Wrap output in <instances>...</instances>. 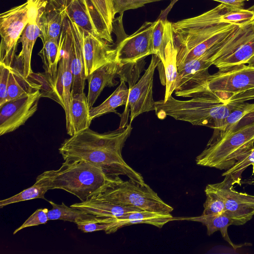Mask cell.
I'll use <instances>...</instances> for the list:
<instances>
[{
	"instance_id": "6da1fadb",
	"label": "cell",
	"mask_w": 254,
	"mask_h": 254,
	"mask_svg": "<svg viewBox=\"0 0 254 254\" xmlns=\"http://www.w3.org/2000/svg\"><path fill=\"white\" fill-rule=\"evenodd\" d=\"M132 129L131 124L104 133L88 128L65 139L59 152L64 161H88L102 167L109 174L126 176L143 185L145 183L141 174L130 167L122 155Z\"/></svg>"
},
{
	"instance_id": "7a4b0ae2",
	"label": "cell",
	"mask_w": 254,
	"mask_h": 254,
	"mask_svg": "<svg viewBox=\"0 0 254 254\" xmlns=\"http://www.w3.org/2000/svg\"><path fill=\"white\" fill-rule=\"evenodd\" d=\"M232 8L221 3L199 15L173 23L178 67L201 56L244 23H232L222 18Z\"/></svg>"
},
{
	"instance_id": "3957f363",
	"label": "cell",
	"mask_w": 254,
	"mask_h": 254,
	"mask_svg": "<svg viewBox=\"0 0 254 254\" xmlns=\"http://www.w3.org/2000/svg\"><path fill=\"white\" fill-rule=\"evenodd\" d=\"M241 103H225L216 96L208 93L184 101L177 100L171 95L166 101H155V111L160 119L168 116L192 125L213 128L211 137H214L222 129L229 114Z\"/></svg>"
},
{
	"instance_id": "277c9868",
	"label": "cell",
	"mask_w": 254,
	"mask_h": 254,
	"mask_svg": "<svg viewBox=\"0 0 254 254\" xmlns=\"http://www.w3.org/2000/svg\"><path fill=\"white\" fill-rule=\"evenodd\" d=\"M43 173L50 190H63L76 196L81 201L122 181L119 176L109 174L102 167L84 160L64 161L58 169Z\"/></svg>"
},
{
	"instance_id": "5b68a950",
	"label": "cell",
	"mask_w": 254,
	"mask_h": 254,
	"mask_svg": "<svg viewBox=\"0 0 254 254\" xmlns=\"http://www.w3.org/2000/svg\"><path fill=\"white\" fill-rule=\"evenodd\" d=\"M249 36L242 27L215 44L201 56L178 67L179 79L175 90L176 96L188 95L202 86L210 76L208 68L220 58L225 57L249 40Z\"/></svg>"
},
{
	"instance_id": "8992f818",
	"label": "cell",
	"mask_w": 254,
	"mask_h": 254,
	"mask_svg": "<svg viewBox=\"0 0 254 254\" xmlns=\"http://www.w3.org/2000/svg\"><path fill=\"white\" fill-rule=\"evenodd\" d=\"M254 122L237 127L207 145L195 159L197 165L227 170L254 147Z\"/></svg>"
},
{
	"instance_id": "52a82bcc",
	"label": "cell",
	"mask_w": 254,
	"mask_h": 254,
	"mask_svg": "<svg viewBox=\"0 0 254 254\" xmlns=\"http://www.w3.org/2000/svg\"><path fill=\"white\" fill-rule=\"evenodd\" d=\"M93 196L98 199L141 210L170 213L173 208L165 203L147 184L128 180L112 184Z\"/></svg>"
},
{
	"instance_id": "ba28073f",
	"label": "cell",
	"mask_w": 254,
	"mask_h": 254,
	"mask_svg": "<svg viewBox=\"0 0 254 254\" xmlns=\"http://www.w3.org/2000/svg\"><path fill=\"white\" fill-rule=\"evenodd\" d=\"M254 90V67L245 64L219 70L210 74L205 83L189 94L194 97L211 94L225 103L234 96Z\"/></svg>"
},
{
	"instance_id": "9c48e42d",
	"label": "cell",
	"mask_w": 254,
	"mask_h": 254,
	"mask_svg": "<svg viewBox=\"0 0 254 254\" xmlns=\"http://www.w3.org/2000/svg\"><path fill=\"white\" fill-rule=\"evenodd\" d=\"M30 3L11 8L0 15V64L13 67L18 41L29 22Z\"/></svg>"
},
{
	"instance_id": "30bf717a",
	"label": "cell",
	"mask_w": 254,
	"mask_h": 254,
	"mask_svg": "<svg viewBox=\"0 0 254 254\" xmlns=\"http://www.w3.org/2000/svg\"><path fill=\"white\" fill-rule=\"evenodd\" d=\"M60 60L55 86L59 104L65 111L67 133L72 135L70 101L73 76L71 67L70 43L69 30L64 17L59 40Z\"/></svg>"
},
{
	"instance_id": "8fae6325",
	"label": "cell",
	"mask_w": 254,
	"mask_h": 254,
	"mask_svg": "<svg viewBox=\"0 0 254 254\" xmlns=\"http://www.w3.org/2000/svg\"><path fill=\"white\" fill-rule=\"evenodd\" d=\"M225 177L220 183L207 185L205 190L216 194L223 200L224 213L231 219L233 225H243L254 215V195L236 191L234 185L237 182L230 175Z\"/></svg>"
},
{
	"instance_id": "7c38bea8",
	"label": "cell",
	"mask_w": 254,
	"mask_h": 254,
	"mask_svg": "<svg viewBox=\"0 0 254 254\" xmlns=\"http://www.w3.org/2000/svg\"><path fill=\"white\" fill-rule=\"evenodd\" d=\"M154 23V21L145 22L134 33L117 41L115 61L122 65L135 64L153 55L152 32Z\"/></svg>"
},
{
	"instance_id": "4fadbf2b",
	"label": "cell",
	"mask_w": 254,
	"mask_h": 254,
	"mask_svg": "<svg viewBox=\"0 0 254 254\" xmlns=\"http://www.w3.org/2000/svg\"><path fill=\"white\" fill-rule=\"evenodd\" d=\"M41 90L8 101L0 107V135L17 129L36 112Z\"/></svg>"
},
{
	"instance_id": "5bb4252c",
	"label": "cell",
	"mask_w": 254,
	"mask_h": 254,
	"mask_svg": "<svg viewBox=\"0 0 254 254\" xmlns=\"http://www.w3.org/2000/svg\"><path fill=\"white\" fill-rule=\"evenodd\" d=\"M161 62L160 58L152 55L150 63L137 83L128 88V96L126 110L129 108L130 124L139 115L155 110L153 97L154 74L156 68Z\"/></svg>"
},
{
	"instance_id": "9a60e30c",
	"label": "cell",
	"mask_w": 254,
	"mask_h": 254,
	"mask_svg": "<svg viewBox=\"0 0 254 254\" xmlns=\"http://www.w3.org/2000/svg\"><path fill=\"white\" fill-rule=\"evenodd\" d=\"M42 2V0L30 2L29 22L18 41V43L22 44V49L19 54L16 55L12 67L27 78L33 73L31 60L33 47L41 32L39 18Z\"/></svg>"
},
{
	"instance_id": "2e32d148",
	"label": "cell",
	"mask_w": 254,
	"mask_h": 254,
	"mask_svg": "<svg viewBox=\"0 0 254 254\" xmlns=\"http://www.w3.org/2000/svg\"><path fill=\"white\" fill-rule=\"evenodd\" d=\"M83 50L86 79L97 69L116 59V44L83 30Z\"/></svg>"
},
{
	"instance_id": "e0dca14e",
	"label": "cell",
	"mask_w": 254,
	"mask_h": 254,
	"mask_svg": "<svg viewBox=\"0 0 254 254\" xmlns=\"http://www.w3.org/2000/svg\"><path fill=\"white\" fill-rule=\"evenodd\" d=\"M67 24L70 43L71 67L73 76L71 94L84 92L86 79L83 50V30L64 17Z\"/></svg>"
},
{
	"instance_id": "ac0fdd59",
	"label": "cell",
	"mask_w": 254,
	"mask_h": 254,
	"mask_svg": "<svg viewBox=\"0 0 254 254\" xmlns=\"http://www.w3.org/2000/svg\"><path fill=\"white\" fill-rule=\"evenodd\" d=\"M123 67V65L115 60L97 69L87 77V98L90 108L92 107L105 87L114 86L118 83L116 78L121 77Z\"/></svg>"
},
{
	"instance_id": "d6986e66",
	"label": "cell",
	"mask_w": 254,
	"mask_h": 254,
	"mask_svg": "<svg viewBox=\"0 0 254 254\" xmlns=\"http://www.w3.org/2000/svg\"><path fill=\"white\" fill-rule=\"evenodd\" d=\"M48 1L59 9L64 17L76 24L85 32L100 37L91 12L83 0Z\"/></svg>"
},
{
	"instance_id": "ffe728a7",
	"label": "cell",
	"mask_w": 254,
	"mask_h": 254,
	"mask_svg": "<svg viewBox=\"0 0 254 254\" xmlns=\"http://www.w3.org/2000/svg\"><path fill=\"white\" fill-rule=\"evenodd\" d=\"M96 25L100 36L113 43L112 33L115 16L117 13L116 0H83Z\"/></svg>"
},
{
	"instance_id": "44dd1931",
	"label": "cell",
	"mask_w": 254,
	"mask_h": 254,
	"mask_svg": "<svg viewBox=\"0 0 254 254\" xmlns=\"http://www.w3.org/2000/svg\"><path fill=\"white\" fill-rule=\"evenodd\" d=\"M70 206L80 209L98 217L118 218L127 213L141 210L137 208L121 205L98 199L93 196L85 201Z\"/></svg>"
},
{
	"instance_id": "7402d4cb",
	"label": "cell",
	"mask_w": 254,
	"mask_h": 254,
	"mask_svg": "<svg viewBox=\"0 0 254 254\" xmlns=\"http://www.w3.org/2000/svg\"><path fill=\"white\" fill-rule=\"evenodd\" d=\"M64 18L61 12L48 0H43L39 18V37L42 43L51 39L59 41Z\"/></svg>"
},
{
	"instance_id": "603a6c76",
	"label": "cell",
	"mask_w": 254,
	"mask_h": 254,
	"mask_svg": "<svg viewBox=\"0 0 254 254\" xmlns=\"http://www.w3.org/2000/svg\"><path fill=\"white\" fill-rule=\"evenodd\" d=\"M174 220L170 213L139 210L127 213L117 219L112 228V233L119 229L136 224H147L159 228Z\"/></svg>"
},
{
	"instance_id": "cb8c5ba5",
	"label": "cell",
	"mask_w": 254,
	"mask_h": 254,
	"mask_svg": "<svg viewBox=\"0 0 254 254\" xmlns=\"http://www.w3.org/2000/svg\"><path fill=\"white\" fill-rule=\"evenodd\" d=\"M153 55L158 57L163 64L165 50L175 43L173 23L167 19H159L154 21L152 32Z\"/></svg>"
},
{
	"instance_id": "d4e9b609",
	"label": "cell",
	"mask_w": 254,
	"mask_h": 254,
	"mask_svg": "<svg viewBox=\"0 0 254 254\" xmlns=\"http://www.w3.org/2000/svg\"><path fill=\"white\" fill-rule=\"evenodd\" d=\"M184 220L200 222L207 228V234L210 236L214 232L220 231L223 239L235 250L241 247L243 245H235L231 240L228 233V228L233 225L231 219L224 213L214 215H201L199 216L184 217L174 220Z\"/></svg>"
},
{
	"instance_id": "484cf974",
	"label": "cell",
	"mask_w": 254,
	"mask_h": 254,
	"mask_svg": "<svg viewBox=\"0 0 254 254\" xmlns=\"http://www.w3.org/2000/svg\"><path fill=\"white\" fill-rule=\"evenodd\" d=\"M90 109L87 96L84 92L72 95L70 111L72 135L89 128L92 121L90 115Z\"/></svg>"
},
{
	"instance_id": "4316f807",
	"label": "cell",
	"mask_w": 254,
	"mask_h": 254,
	"mask_svg": "<svg viewBox=\"0 0 254 254\" xmlns=\"http://www.w3.org/2000/svg\"><path fill=\"white\" fill-rule=\"evenodd\" d=\"M38 55L42 60L45 77L55 90L60 60L59 41L51 39L43 43V47Z\"/></svg>"
},
{
	"instance_id": "83f0119b",
	"label": "cell",
	"mask_w": 254,
	"mask_h": 254,
	"mask_svg": "<svg viewBox=\"0 0 254 254\" xmlns=\"http://www.w3.org/2000/svg\"><path fill=\"white\" fill-rule=\"evenodd\" d=\"M128 92L129 89L126 85V81L121 80L120 85L106 100L98 106L90 108V115L91 119L93 120L109 113H114L121 116L116 109L119 106L126 105Z\"/></svg>"
},
{
	"instance_id": "f1b7e54d",
	"label": "cell",
	"mask_w": 254,
	"mask_h": 254,
	"mask_svg": "<svg viewBox=\"0 0 254 254\" xmlns=\"http://www.w3.org/2000/svg\"><path fill=\"white\" fill-rule=\"evenodd\" d=\"M41 84L26 77L18 70L10 67L7 88V102L41 90Z\"/></svg>"
},
{
	"instance_id": "f546056e",
	"label": "cell",
	"mask_w": 254,
	"mask_h": 254,
	"mask_svg": "<svg viewBox=\"0 0 254 254\" xmlns=\"http://www.w3.org/2000/svg\"><path fill=\"white\" fill-rule=\"evenodd\" d=\"M50 190L48 181L44 173L37 176L35 184L19 193L0 201V207L7 205L35 198L46 200V192Z\"/></svg>"
},
{
	"instance_id": "4dcf8cb0",
	"label": "cell",
	"mask_w": 254,
	"mask_h": 254,
	"mask_svg": "<svg viewBox=\"0 0 254 254\" xmlns=\"http://www.w3.org/2000/svg\"><path fill=\"white\" fill-rule=\"evenodd\" d=\"M178 51L175 43L165 50V62L163 64L165 76L166 90L164 101H166L175 91L178 82L179 72L177 66Z\"/></svg>"
},
{
	"instance_id": "1f68e13d",
	"label": "cell",
	"mask_w": 254,
	"mask_h": 254,
	"mask_svg": "<svg viewBox=\"0 0 254 254\" xmlns=\"http://www.w3.org/2000/svg\"><path fill=\"white\" fill-rule=\"evenodd\" d=\"M254 55V38L240 46L231 54L216 60L213 65L219 70L226 69L246 64Z\"/></svg>"
},
{
	"instance_id": "d6a6232c",
	"label": "cell",
	"mask_w": 254,
	"mask_h": 254,
	"mask_svg": "<svg viewBox=\"0 0 254 254\" xmlns=\"http://www.w3.org/2000/svg\"><path fill=\"white\" fill-rule=\"evenodd\" d=\"M52 208L48 211L49 220H62L77 223L95 217L93 215L72 207L67 206L64 202L61 204H56L52 201H49Z\"/></svg>"
},
{
	"instance_id": "836d02e7",
	"label": "cell",
	"mask_w": 254,
	"mask_h": 254,
	"mask_svg": "<svg viewBox=\"0 0 254 254\" xmlns=\"http://www.w3.org/2000/svg\"><path fill=\"white\" fill-rule=\"evenodd\" d=\"M116 218H94L81 221L76 225L79 230L84 233L104 231L107 234L112 233V228Z\"/></svg>"
},
{
	"instance_id": "e575fe53",
	"label": "cell",
	"mask_w": 254,
	"mask_h": 254,
	"mask_svg": "<svg viewBox=\"0 0 254 254\" xmlns=\"http://www.w3.org/2000/svg\"><path fill=\"white\" fill-rule=\"evenodd\" d=\"M251 165H254V147L242 157L231 168L226 170L222 176L230 175L237 182V184L241 186V175Z\"/></svg>"
},
{
	"instance_id": "d590c367",
	"label": "cell",
	"mask_w": 254,
	"mask_h": 254,
	"mask_svg": "<svg viewBox=\"0 0 254 254\" xmlns=\"http://www.w3.org/2000/svg\"><path fill=\"white\" fill-rule=\"evenodd\" d=\"M206 198L203 204L204 210L201 215H214L224 213L225 203L223 200L216 194L204 190Z\"/></svg>"
},
{
	"instance_id": "8d00e7d4",
	"label": "cell",
	"mask_w": 254,
	"mask_h": 254,
	"mask_svg": "<svg viewBox=\"0 0 254 254\" xmlns=\"http://www.w3.org/2000/svg\"><path fill=\"white\" fill-rule=\"evenodd\" d=\"M227 21L240 23L254 20V11L244 8H232L222 16Z\"/></svg>"
},
{
	"instance_id": "74e56055",
	"label": "cell",
	"mask_w": 254,
	"mask_h": 254,
	"mask_svg": "<svg viewBox=\"0 0 254 254\" xmlns=\"http://www.w3.org/2000/svg\"><path fill=\"white\" fill-rule=\"evenodd\" d=\"M48 211L47 208L37 209L19 227L14 230L13 234L25 228L46 223L49 220Z\"/></svg>"
},
{
	"instance_id": "f35d334b",
	"label": "cell",
	"mask_w": 254,
	"mask_h": 254,
	"mask_svg": "<svg viewBox=\"0 0 254 254\" xmlns=\"http://www.w3.org/2000/svg\"><path fill=\"white\" fill-rule=\"evenodd\" d=\"M10 67L0 64V107L7 102V88Z\"/></svg>"
},
{
	"instance_id": "ab89813d",
	"label": "cell",
	"mask_w": 254,
	"mask_h": 254,
	"mask_svg": "<svg viewBox=\"0 0 254 254\" xmlns=\"http://www.w3.org/2000/svg\"><path fill=\"white\" fill-rule=\"evenodd\" d=\"M221 2L222 3L231 6L236 8L242 9L244 2L249 0H213Z\"/></svg>"
},
{
	"instance_id": "60d3db41",
	"label": "cell",
	"mask_w": 254,
	"mask_h": 254,
	"mask_svg": "<svg viewBox=\"0 0 254 254\" xmlns=\"http://www.w3.org/2000/svg\"><path fill=\"white\" fill-rule=\"evenodd\" d=\"M241 184L254 185V176L252 175L249 178L241 181Z\"/></svg>"
},
{
	"instance_id": "b9f144b4",
	"label": "cell",
	"mask_w": 254,
	"mask_h": 254,
	"mask_svg": "<svg viewBox=\"0 0 254 254\" xmlns=\"http://www.w3.org/2000/svg\"><path fill=\"white\" fill-rule=\"evenodd\" d=\"M246 64L249 66L254 67V55L248 61Z\"/></svg>"
},
{
	"instance_id": "7bdbcfd3",
	"label": "cell",
	"mask_w": 254,
	"mask_h": 254,
	"mask_svg": "<svg viewBox=\"0 0 254 254\" xmlns=\"http://www.w3.org/2000/svg\"><path fill=\"white\" fill-rule=\"evenodd\" d=\"M248 9L251 11H254V4L250 7Z\"/></svg>"
},
{
	"instance_id": "ee69618b",
	"label": "cell",
	"mask_w": 254,
	"mask_h": 254,
	"mask_svg": "<svg viewBox=\"0 0 254 254\" xmlns=\"http://www.w3.org/2000/svg\"><path fill=\"white\" fill-rule=\"evenodd\" d=\"M36 0H27V1L28 2H34L36 1Z\"/></svg>"
}]
</instances>
